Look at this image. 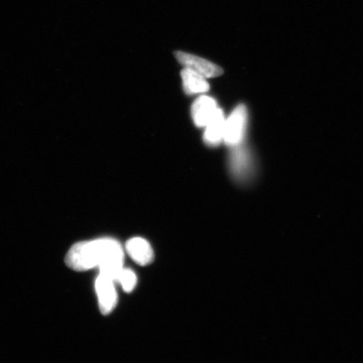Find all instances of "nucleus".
I'll use <instances>...</instances> for the list:
<instances>
[{"mask_svg":"<svg viewBox=\"0 0 363 363\" xmlns=\"http://www.w3.org/2000/svg\"><path fill=\"white\" fill-rule=\"evenodd\" d=\"M67 267L75 271L99 267L101 274L116 281L124 269V252L115 239L101 238L74 245L66 257Z\"/></svg>","mask_w":363,"mask_h":363,"instance_id":"nucleus-1","label":"nucleus"},{"mask_svg":"<svg viewBox=\"0 0 363 363\" xmlns=\"http://www.w3.org/2000/svg\"><path fill=\"white\" fill-rule=\"evenodd\" d=\"M248 125L247 108L240 104L228 119H225L223 142L230 147H238L244 142Z\"/></svg>","mask_w":363,"mask_h":363,"instance_id":"nucleus-2","label":"nucleus"},{"mask_svg":"<svg viewBox=\"0 0 363 363\" xmlns=\"http://www.w3.org/2000/svg\"><path fill=\"white\" fill-rule=\"evenodd\" d=\"M242 145L233 147L230 160V169L238 181L247 182L251 179L255 172V162L249 149Z\"/></svg>","mask_w":363,"mask_h":363,"instance_id":"nucleus-3","label":"nucleus"},{"mask_svg":"<svg viewBox=\"0 0 363 363\" xmlns=\"http://www.w3.org/2000/svg\"><path fill=\"white\" fill-rule=\"evenodd\" d=\"M174 56L182 66L189 68L204 78L212 79L223 74V69L206 59L184 52H176Z\"/></svg>","mask_w":363,"mask_h":363,"instance_id":"nucleus-4","label":"nucleus"},{"mask_svg":"<svg viewBox=\"0 0 363 363\" xmlns=\"http://www.w3.org/2000/svg\"><path fill=\"white\" fill-rule=\"evenodd\" d=\"M115 282V280L101 274L95 282L99 310L103 315L111 314L116 306L118 297Z\"/></svg>","mask_w":363,"mask_h":363,"instance_id":"nucleus-5","label":"nucleus"},{"mask_svg":"<svg viewBox=\"0 0 363 363\" xmlns=\"http://www.w3.org/2000/svg\"><path fill=\"white\" fill-rule=\"evenodd\" d=\"M216 99L202 95L194 101L191 108V115L194 124L198 127H206L218 111Z\"/></svg>","mask_w":363,"mask_h":363,"instance_id":"nucleus-6","label":"nucleus"},{"mask_svg":"<svg viewBox=\"0 0 363 363\" xmlns=\"http://www.w3.org/2000/svg\"><path fill=\"white\" fill-rule=\"evenodd\" d=\"M126 252L138 264L147 266L153 261L154 253L151 245L147 240L134 238L126 243Z\"/></svg>","mask_w":363,"mask_h":363,"instance_id":"nucleus-7","label":"nucleus"},{"mask_svg":"<svg viewBox=\"0 0 363 363\" xmlns=\"http://www.w3.org/2000/svg\"><path fill=\"white\" fill-rule=\"evenodd\" d=\"M225 118L221 108H218L214 117L204 127L203 140L208 146L215 147L224 140Z\"/></svg>","mask_w":363,"mask_h":363,"instance_id":"nucleus-8","label":"nucleus"},{"mask_svg":"<svg viewBox=\"0 0 363 363\" xmlns=\"http://www.w3.org/2000/svg\"><path fill=\"white\" fill-rule=\"evenodd\" d=\"M183 87L185 93L189 95L206 94L210 90L207 79L189 68H184L181 72Z\"/></svg>","mask_w":363,"mask_h":363,"instance_id":"nucleus-9","label":"nucleus"},{"mask_svg":"<svg viewBox=\"0 0 363 363\" xmlns=\"http://www.w3.org/2000/svg\"><path fill=\"white\" fill-rule=\"evenodd\" d=\"M116 282H119L124 291L126 293L133 292L138 284V278L133 270L123 269L118 275Z\"/></svg>","mask_w":363,"mask_h":363,"instance_id":"nucleus-10","label":"nucleus"}]
</instances>
